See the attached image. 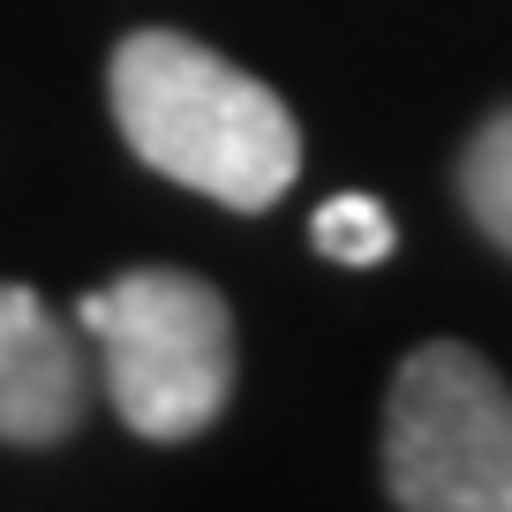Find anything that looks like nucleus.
Listing matches in <instances>:
<instances>
[{
  "label": "nucleus",
  "mask_w": 512,
  "mask_h": 512,
  "mask_svg": "<svg viewBox=\"0 0 512 512\" xmlns=\"http://www.w3.org/2000/svg\"><path fill=\"white\" fill-rule=\"evenodd\" d=\"M113 121L128 151L226 211H264L302 174V128L256 76L181 31H136L113 53Z\"/></svg>",
  "instance_id": "obj_1"
},
{
  "label": "nucleus",
  "mask_w": 512,
  "mask_h": 512,
  "mask_svg": "<svg viewBox=\"0 0 512 512\" xmlns=\"http://www.w3.org/2000/svg\"><path fill=\"white\" fill-rule=\"evenodd\" d=\"M83 332L106 354V392L136 437L211 430L234 392V324L226 302L189 272H128L83 302Z\"/></svg>",
  "instance_id": "obj_2"
},
{
  "label": "nucleus",
  "mask_w": 512,
  "mask_h": 512,
  "mask_svg": "<svg viewBox=\"0 0 512 512\" xmlns=\"http://www.w3.org/2000/svg\"><path fill=\"white\" fill-rule=\"evenodd\" d=\"M384 475L407 512H512V384L475 347H415L384 407Z\"/></svg>",
  "instance_id": "obj_3"
},
{
  "label": "nucleus",
  "mask_w": 512,
  "mask_h": 512,
  "mask_svg": "<svg viewBox=\"0 0 512 512\" xmlns=\"http://www.w3.org/2000/svg\"><path fill=\"white\" fill-rule=\"evenodd\" d=\"M83 415V362L68 324L31 287H0V445H53Z\"/></svg>",
  "instance_id": "obj_4"
},
{
  "label": "nucleus",
  "mask_w": 512,
  "mask_h": 512,
  "mask_svg": "<svg viewBox=\"0 0 512 512\" xmlns=\"http://www.w3.org/2000/svg\"><path fill=\"white\" fill-rule=\"evenodd\" d=\"M460 181H467V211L482 219V234H490L497 249H512V113H497L475 144H467Z\"/></svg>",
  "instance_id": "obj_5"
},
{
  "label": "nucleus",
  "mask_w": 512,
  "mask_h": 512,
  "mask_svg": "<svg viewBox=\"0 0 512 512\" xmlns=\"http://www.w3.org/2000/svg\"><path fill=\"white\" fill-rule=\"evenodd\" d=\"M392 211L377 204V196H332V204L317 211V249L332 256V264H384L392 256Z\"/></svg>",
  "instance_id": "obj_6"
}]
</instances>
